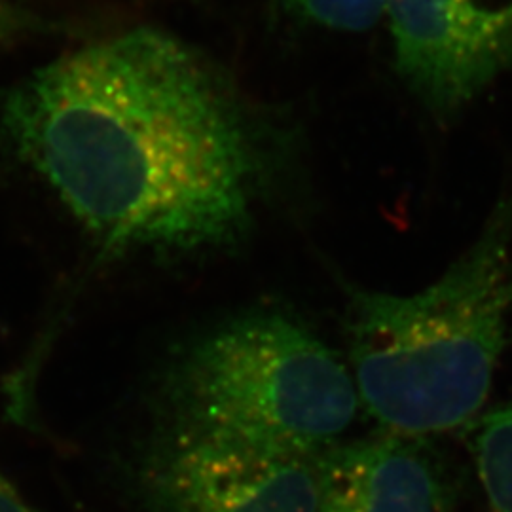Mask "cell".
<instances>
[{
	"mask_svg": "<svg viewBox=\"0 0 512 512\" xmlns=\"http://www.w3.org/2000/svg\"><path fill=\"white\" fill-rule=\"evenodd\" d=\"M467 429L488 512H512V406L478 414Z\"/></svg>",
	"mask_w": 512,
	"mask_h": 512,
	"instance_id": "obj_7",
	"label": "cell"
},
{
	"mask_svg": "<svg viewBox=\"0 0 512 512\" xmlns=\"http://www.w3.org/2000/svg\"><path fill=\"white\" fill-rule=\"evenodd\" d=\"M317 512H452V482L423 439L382 431L317 459Z\"/></svg>",
	"mask_w": 512,
	"mask_h": 512,
	"instance_id": "obj_6",
	"label": "cell"
},
{
	"mask_svg": "<svg viewBox=\"0 0 512 512\" xmlns=\"http://www.w3.org/2000/svg\"><path fill=\"white\" fill-rule=\"evenodd\" d=\"M37 25V19L33 18V14L25 12L23 8H19L12 2L0 0V40L6 38H14L27 33L29 29H33Z\"/></svg>",
	"mask_w": 512,
	"mask_h": 512,
	"instance_id": "obj_9",
	"label": "cell"
},
{
	"mask_svg": "<svg viewBox=\"0 0 512 512\" xmlns=\"http://www.w3.org/2000/svg\"><path fill=\"white\" fill-rule=\"evenodd\" d=\"M0 512H38L2 473H0Z\"/></svg>",
	"mask_w": 512,
	"mask_h": 512,
	"instance_id": "obj_10",
	"label": "cell"
},
{
	"mask_svg": "<svg viewBox=\"0 0 512 512\" xmlns=\"http://www.w3.org/2000/svg\"><path fill=\"white\" fill-rule=\"evenodd\" d=\"M0 145L110 255L234 245L266 177L247 105L205 55L156 27L0 88Z\"/></svg>",
	"mask_w": 512,
	"mask_h": 512,
	"instance_id": "obj_1",
	"label": "cell"
},
{
	"mask_svg": "<svg viewBox=\"0 0 512 512\" xmlns=\"http://www.w3.org/2000/svg\"><path fill=\"white\" fill-rule=\"evenodd\" d=\"M349 370L361 406L387 433L425 439L482 412L512 311V186L471 247L418 293L357 289Z\"/></svg>",
	"mask_w": 512,
	"mask_h": 512,
	"instance_id": "obj_2",
	"label": "cell"
},
{
	"mask_svg": "<svg viewBox=\"0 0 512 512\" xmlns=\"http://www.w3.org/2000/svg\"><path fill=\"white\" fill-rule=\"evenodd\" d=\"M387 18L397 73L439 118L512 67V0H393Z\"/></svg>",
	"mask_w": 512,
	"mask_h": 512,
	"instance_id": "obj_5",
	"label": "cell"
},
{
	"mask_svg": "<svg viewBox=\"0 0 512 512\" xmlns=\"http://www.w3.org/2000/svg\"><path fill=\"white\" fill-rule=\"evenodd\" d=\"M393 0H277L291 18L327 31L363 33L389 14Z\"/></svg>",
	"mask_w": 512,
	"mask_h": 512,
	"instance_id": "obj_8",
	"label": "cell"
},
{
	"mask_svg": "<svg viewBox=\"0 0 512 512\" xmlns=\"http://www.w3.org/2000/svg\"><path fill=\"white\" fill-rule=\"evenodd\" d=\"M317 459L167 427L143 461L141 486L152 512H317Z\"/></svg>",
	"mask_w": 512,
	"mask_h": 512,
	"instance_id": "obj_4",
	"label": "cell"
},
{
	"mask_svg": "<svg viewBox=\"0 0 512 512\" xmlns=\"http://www.w3.org/2000/svg\"><path fill=\"white\" fill-rule=\"evenodd\" d=\"M169 429L270 454L319 458L353 425L349 366L281 311L243 313L200 336L169 368Z\"/></svg>",
	"mask_w": 512,
	"mask_h": 512,
	"instance_id": "obj_3",
	"label": "cell"
}]
</instances>
